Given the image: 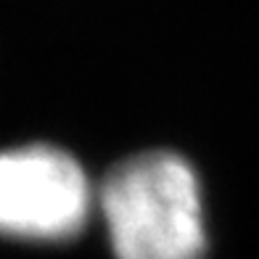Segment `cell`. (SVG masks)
I'll return each mask as SVG.
<instances>
[{"instance_id":"obj_1","label":"cell","mask_w":259,"mask_h":259,"mask_svg":"<svg viewBox=\"0 0 259 259\" xmlns=\"http://www.w3.org/2000/svg\"><path fill=\"white\" fill-rule=\"evenodd\" d=\"M101 211L114 259H204L206 217L196 169L172 151L135 154L106 175Z\"/></svg>"},{"instance_id":"obj_2","label":"cell","mask_w":259,"mask_h":259,"mask_svg":"<svg viewBox=\"0 0 259 259\" xmlns=\"http://www.w3.org/2000/svg\"><path fill=\"white\" fill-rule=\"evenodd\" d=\"M98 188L56 146L0 151V235L24 243H66L88 228Z\"/></svg>"}]
</instances>
